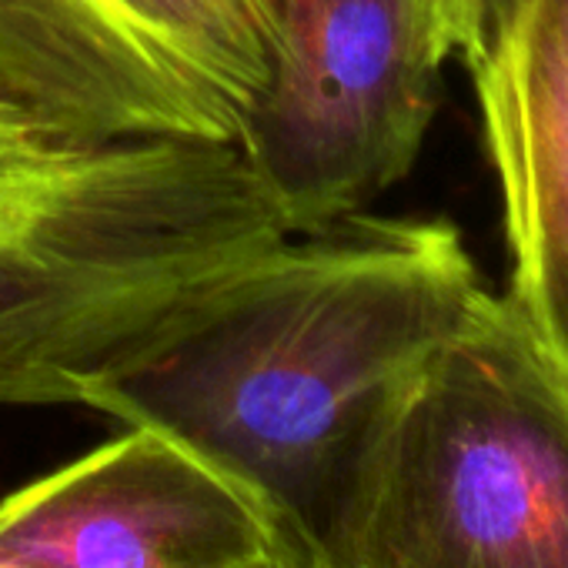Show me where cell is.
Listing matches in <instances>:
<instances>
[{
  "label": "cell",
  "mask_w": 568,
  "mask_h": 568,
  "mask_svg": "<svg viewBox=\"0 0 568 568\" xmlns=\"http://www.w3.org/2000/svg\"><path fill=\"white\" fill-rule=\"evenodd\" d=\"M491 298L448 221L358 211L211 281L78 405L217 468L312 565L395 385Z\"/></svg>",
  "instance_id": "obj_1"
},
{
  "label": "cell",
  "mask_w": 568,
  "mask_h": 568,
  "mask_svg": "<svg viewBox=\"0 0 568 568\" xmlns=\"http://www.w3.org/2000/svg\"><path fill=\"white\" fill-rule=\"evenodd\" d=\"M281 237L237 148L84 141L0 71V405H78Z\"/></svg>",
  "instance_id": "obj_2"
},
{
  "label": "cell",
  "mask_w": 568,
  "mask_h": 568,
  "mask_svg": "<svg viewBox=\"0 0 568 568\" xmlns=\"http://www.w3.org/2000/svg\"><path fill=\"white\" fill-rule=\"evenodd\" d=\"M312 568H568V392L501 298L395 385Z\"/></svg>",
  "instance_id": "obj_3"
},
{
  "label": "cell",
  "mask_w": 568,
  "mask_h": 568,
  "mask_svg": "<svg viewBox=\"0 0 568 568\" xmlns=\"http://www.w3.org/2000/svg\"><path fill=\"white\" fill-rule=\"evenodd\" d=\"M438 71L408 0H274L267 84L237 151L284 231L358 214L412 171Z\"/></svg>",
  "instance_id": "obj_4"
},
{
  "label": "cell",
  "mask_w": 568,
  "mask_h": 568,
  "mask_svg": "<svg viewBox=\"0 0 568 568\" xmlns=\"http://www.w3.org/2000/svg\"><path fill=\"white\" fill-rule=\"evenodd\" d=\"M271 28L274 0H0V71L84 141L237 148Z\"/></svg>",
  "instance_id": "obj_5"
},
{
  "label": "cell",
  "mask_w": 568,
  "mask_h": 568,
  "mask_svg": "<svg viewBox=\"0 0 568 568\" xmlns=\"http://www.w3.org/2000/svg\"><path fill=\"white\" fill-rule=\"evenodd\" d=\"M0 541L58 568H247L298 555L251 495L151 428L4 495Z\"/></svg>",
  "instance_id": "obj_6"
},
{
  "label": "cell",
  "mask_w": 568,
  "mask_h": 568,
  "mask_svg": "<svg viewBox=\"0 0 568 568\" xmlns=\"http://www.w3.org/2000/svg\"><path fill=\"white\" fill-rule=\"evenodd\" d=\"M465 64L505 204L501 302L568 392V0H511Z\"/></svg>",
  "instance_id": "obj_7"
},
{
  "label": "cell",
  "mask_w": 568,
  "mask_h": 568,
  "mask_svg": "<svg viewBox=\"0 0 568 568\" xmlns=\"http://www.w3.org/2000/svg\"><path fill=\"white\" fill-rule=\"evenodd\" d=\"M415 8L422 31L442 64L448 58H468L498 18L511 8V0H408Z\"/></svg>",
  "instance_id": "obj_8"
},
{
  "label": "cell",
  "mask_w": 568,
  "mask_h": 568,
  "mask_svg": "<svg viewBox=\"0 0 568 568\" xmlns=\"http://www.w3.org/2000/svg\"><path fill=\"white\" fill-rule=\"evenodd\" d=\"M0 568H58V565H51V561H44V558H38L31 551H21L14 545L0 541Z\"/></svg>",
  "instance_id": "obj_9"
},
{
  "label": "cell",
  "mask_w": 568,
  "mask_h": 568,
  "mask_svg": "<svg viewBox=\"0 0 568 568\" xmlns=\"http://www.w3.org/2000/svg\"><path fill=\"white\" fill-rule=\"evenodd\" d=\"M247 568H312L302 555H274V558H267V561H257V565H247Z\"/></svg>",
  "instance_id": "obj_10"
}]
</instances>
